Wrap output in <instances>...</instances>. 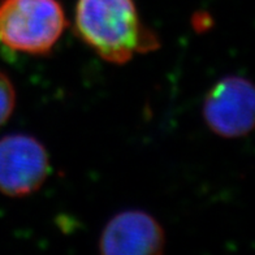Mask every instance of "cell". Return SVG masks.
Here are the masks:
<instances>
[{
	"instance_id": "1",
	"label": "cell",
	"mask_w": 255,
	"mask_h": 255,
	"mask_svg": "<svg viewBox=\"0 0 255 255\" xmlns=\"http://www.w3.org/2000/svg\"><path fill=\"white\" fill-rule=\"evenodd\" d=\"M74 29L98 56L118 65L160 47L158 35L142 22L134 0H77Z\"/></svg>"
},
{
	"instance_id": "2",
	"label": "cell",
	"mask_w": 255,
	"mask_h": 255,
	"mask_svg": "<svg viewBox=\"0 0 255 255\" xmlns=\"http://www.w3.org/2000/svg\"><path fill=\"white\" fill-rule=\"evenodd\" d=\"M68 21L59 0H1L0 43L27 55H47Z\"/></svg>"
},
{
	"instance_id": "4",
	"label": "cell",
	"mask_w": 255,
	"mask_h": 255,
	"mask_svg": "<svg viewBox=\"0 0 255 255\" xmlns=\"http://www.w3.org/2000/svg\"><path fill=\"white\" fill-rule=\"evenodd\" d=\"M255 91L248 78L225 76L206 94L202 114L210 130L223 138H241L254 128Z\"/></svg>"
},
{
	"instance_id": "6",
	"label": "cell",
	"mask_w": 255,
	"mask_h": 255,
	"mask_svg": "<svg viewBox=\"0 0 255 255\" xmlns=\"http://www.w3.org/2000/svg\"><path fill=\"white\" fill-rule=\"evenodd\" d=\"M16 107V90L7 74L0 71V127L9 120Z\"/></svg>"
},
{
	"instance_id": "5",
	"label": "cell",
	"mask_w": 255,
	"mask_h": 255,
	"mask_svg": "<svg viewBox=\"0 0 255 255\" xmlns=\"http://www.w3.org/2000/svg\"><path fill=\"white\" fill-rule=\"evenodd\" d=\"M164 228L143 210H127L115 215L102 231L103 255H158L164 252Z\"/></svg>"
},
{
	"instance_id": "3",
	"label": "cell",
	"mask_w": 255,
	"mask_h": 255,
	"mask_svg": "<svg viewBox=\"0 0 255 255\" xmlns=\"http://www.w3.org/2000/svg\"><path fill=\"white\" fill-rule=\"evenodd\" d=\"M50 155L30 134L17 133L0 139V191L22 198L39 190L50 175Z\"/></svg>"
}]
</instances>
